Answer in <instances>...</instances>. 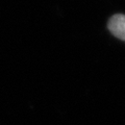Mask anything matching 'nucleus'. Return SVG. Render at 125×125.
Wrapping results in <instances>:
<instances>
[{"instance_id":"obj_1","label":"nucleus","mask_w":125,"mask_h":125,"mask_svg":"<svg viewBox=\"0 0 125 125\" xmlns=\"http://www.w3.org/2000/svg\"><path fill=\"white\" fill-rule=\"evenodd\" d=\"M107 27L113 36L125 42V15H114L109 19Z\"/></svg>"}]
</instances>
